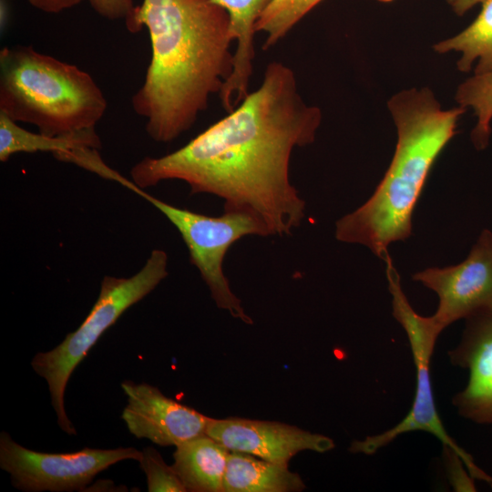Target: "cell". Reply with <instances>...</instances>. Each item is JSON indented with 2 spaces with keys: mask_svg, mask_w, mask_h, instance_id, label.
<instances>
[{
  "mask_svg": "<svg viewBox=\"0 0 492 492\" xmlns=\"http://www.w3.org/2000/svg\"><path fill=\"white\" fill-rule=\"evenodd\" d=\"M130 33L148 29L151 58L131 99L154 141L188 131L234 66L230 16L212 0H143L125 20Z\"/></svg>",
  "mask_w": 492,
  "mask_h": 492,
  "instance_id": "cell-2",
  "label": "cell"
},
{
  "mask_svg": "<svg viewBox=\"0 0 492 492\" xmlns=\"http://www.w3.org/2000/svg\"><path fill=\"white\" fill-rule=\"evenodd\" d=\"M477 17L464 30L434 46L437 53L459 52L457 69L474 73L492 70V0H482Z\"/></svg>",
  "mask_w": 492,
  "mask_h": 492,
  "instance_id": "cell-17",
  "label": "cell"
},
{
  "mask_svg": "<svg viewBox=\"0 0 492 492\" xmlns=\"http://www.w3.org/2000/svg\"><path fill=\"white\" fill-rule=\"evenodd\" d=\"M397 131L391 163L373 195L340 218L335 238L367 247L385 261L388 246L412 233V217L430 170L456 133L466 108L444 109L428 87L395 94L387 103Z\"/></svg>",
  "mask_w": 492,
  "mask_h": 492,
  "instance_id": "cell-3",
  "label": "cell"
},
{
  "mask_svg": "<svg viewBox=\"0 0 492 492\" xmlns=\"http://www.w3.org/2000/svg\"><path fill=\"white\" fill-rule=\"evenodd\" d=\"M482 0H456L452 6L457 15H463L469 11L473 6L480 4Z\"/></svg>",
  "mask_w": 492,
  "mask_h": 492,
  "instance_id": "cell-23",
  "label": "cell"
},
{
  "mask_svg": "<svg viewBox=\"0 0 492 492\" xmlns=\"http://www.w3.org/2000/svg\"><path fill=\"white\" fill-rule=\"evenodd\" d=\"M378 2H381V3H390V2H393L394 0H376Z\"/></svg>",
  "mask_w": 492,
  "mask_h": 492,
  "instance_id": "cell-25",
  "label": "cell"
},
{
  "mask_svg": "<svg viewBox=\"0 0 492 492\" xmlns=\"http://www.w3.org/2000/svg\"><path fill=\"white\" fill-rule=\"evenodd\" d=\"M323 0H272L256 23V32L266 34L262 49L268 50Z\"/></svg>",
  "mask_w": 492,
  "mask_h": 492,
  "instance_id": "cell-19",
  "label": "cell"
},
{
  "mask_svg": "<svg viewBox=\"0 0 492 492\" xmlns=\"http://www.w3.org/2000/svg\"><path fill=\"white\" fill-rule=\"evenodd\" d=\"M96 13L108 20L124 21L129 17L135 5L132 0H87Z\"/></svg>",
  "mask_w": 492,
  "mask_h": 492,
  "instance_id": "cell-21",
  "label": "cell"
},
{
  "mask_svg": "<svg viewBox=\"0 0 492 492\" xmlns=\"http://www.w3.org/2000/svg\"><path fill=\"white\" fill-rule=\"evenodd\" d=\"M321 121L292 68L272 61L261 86L232 111L179 149L142 159L130 176L141 189L182 180L191 194L222 199L224 210L253 214L269 236L289 235L305 217V201L290 181L291 156L314 141Z\"/></svg>",
  "mask_w": 492,
  "mask_h": 492,
  "instance_id": "cell-1",
  "label": "cell"
},
{
  "mask_svg": "<svg viewBox=\"0 0 492 492\" xmlns=\"http://www.w3.org/2000/svg\"><path fill=\"white\" fill-rule=\"evenodd\" d=\"M206 435L230 451L282 464L304 450L324 453L334 447L333 441L323 435L280 422L241 417H210Z\"/></svg>",
  "mask_w": 492,
  "mask_h": 492,
  "instance_id": "cell-11",
  "label": "cell"
},
{
  "mask_svg": "<svg viewBox=\"0 0 492 492\" xmlns=\"http://www.w3.org/2000/svg\"><path fill=\"white\" fill-rule=\"evenodd\" d=\"M458 345L449 351L453 364L468 370L465 388L453 398L460 415L480 425L492 424V310L466 320Z\"/></svg>",
  "mask_w": 492,
  "mask_h": 492,
  "instance_id": "cell-12",
  "label": "cell"
},
{
  "mask_svg": "<svg viewBox=\"0 0 492 492\" xmlns=\"http://www.w3.org/2000/svg\"><path fill=\"white\" fill-rule=\"evenodd\" d=\"M108 108L94 78L29 46L0 51V112L58 137L95 128Z\"/></svg>",
  "mask_w": 492,
  "mask_h": 492,
  "instance_id": "cell-4",
  "label": "cell"
},
{
  "mask_svg": "<svg viewBox=\"0 0 492 492\" xmlns=\"http://www.w3.org/2000/svg\"><path fill=\"white\" fill-rule=\"evenodd\" d=\"M230 16L231 32L237 42L234 66L219 96L222 108L231 112L250 93L249 83L255 56L256 23L272 0H212Z\"/></svg>",
  "mask_w": 492,
  "mask_h": 492,
  "instance_id": "cell-13",
  "label": "cell"
},
{
  "mask_svg": "<svg viewBox=\"0 0 492 492\" xmlns=\"http://www.w3.org/2000/svg\"><path fill=\"white\" fill-rule=\"evenodd\" d=\"M385 264L393 315L405 331L413 354L416 375L415 398L410 411L397 425L379 435L353 442L350 451L373 455L398 436L424 431L435 436L446 449L456 454L474 479L487 482L492 487V478L478 467L472 456L447 434L436 411L430 377V362L440 333L429 317L419 315L410 305L392 260H387Z\"/></svg>",
  "mask_w": 492,
  "mask_h": 492,
  "instance_id": "cell-6",
  "label": "cell"
},
{
  "mask_svg": "<svg viewBox=\"0 0 492 492\" xmlns=\"http://www.w3.org/2000/svg\"><path fill=\"white\" fill-rule=\"evenodd\" d=\"M128 189L144 198L159 210L178 230L185 242L190 262L199 270L216 305L245 323L252 320L232 292L223 272V261L230 247L248 235L269 236L264 224L253 214L241 210H224L218 217L181 209L147 193L133 181Z\"/></svg>",
  "mask_w": 492,
  "mask_h": 492,
  "instance_id": "cell-7",
  "label": "cell"
},
{
  "mask_svg": "<svg viewBox=\"0 0 492 492\" xmlns=\"http://www.w3.org/2000/svg\"><path fill=\"white\" fill-rule=\"evenodd\" d=\"M230 452L205 434L176 446L172 467L187 491L224 492Z\"/></svg>",
  "mask_w": 492,
  "mask_h": 492,
  "instance_id": "cell-14",
  "label": "cell"
},
{
  "mask_svg": "<svg viewBox=\"0 0 492 492\" xmlns=\"http://www.w3.org/2000/svg\"><path fill=\"white\" fill-rule=\"evenodd\" d=\"M141 455L134 447L38 452L16 443L5 431L0 434V467L10 475L15 487L26 492L80 490L110 466L124 460L138 462Z\"/></svg>",
  "mask_w": 492,
  "mask_h": 492,
  "instance_id": "cell-8",
  "label": "cell"
},
{
  "mask_svg": "<svg viewBox=\"0 0 492 492\" xmlns=\"http://www.w3.org/2000/svg\"><path fill=\"white\" fill-rule=\"evenodd\" d=\"M168 276V255L155 249L144 266L130 277L104 276L98 297L74 332L55 348L37 353L31 366L48 385L57 424L70 436L77 431L65 409V391L74 370L103 333L132 305L150 293Z\"/></svg>",
  "mask_w": 492,
  "mask_h": 492,
  "instance_id": "cell-5",
  "label": "cell"
},
{
  "mask_svg": "<svg viewBox=\"0 0 492 492\" xmlns=\"http://www.w3.org/2000/svg\"><path fill=\"white\" fill-rule=\"evenodd\" d=\"M413 279L437 294L438 307L429 318L440 333L457 320L492 310V231L480 233L462 262L427 268Z\"/></svg>",
  "mask_w": 492,
  "mask_h": 492,
  "instance_id": "cell-9",
  "label": "cell"
},
{
  "mask_svg": "<svg viewBox=\"0 0 492 492\" xmlns=\"http://www.w3.org/2000/svg\"><path fill=\"white\" fill-rule=\"evenodd\" d=\"M455 98L458 106L474 111L477 123L471 131V140L477 149H485L491 135L492 70L474 73L458 86Z\"/></svg>",
  "mask_w": 492,
  "mask_h": 492,
  "instance_id": "cell-18",
  "label": "cell"
},
{
  "mask_svg": "<svg viewBox=\"0 0 492 492\" xmlns=\"http://www.w3.org/2000/svg\"><path fill=\"white\" fill-rule=\"evenodd\" d=\"M35 8L47 13L57 14L79 5L84 0H26Z\"/></svg>",
  "mask_w": 492,
  "mask_h": 492,
  "instance_id": "cell-22",
  "label": "cell"
},
{
  "mask_svg": "<svg viewBox=\"0 0 492 492\" xmlns=\"http://www.w3.org/2000/svg\"><path fill=\"white\" fill-rule=\"evenodd\" d=\"M305 488L288 464L231 451L224 477V492H297Z\"/></svg>",
  "mask_w": 492,
  "mask_h": 492,
  "instance_id": "cell-16",
  "label": "cell"
},
{
  "mask_svg": "<svg viewBox=\"0 0 492 492\" xmlns=\"http://www.w3.org/2000/svg\"><path fill=\"white\" fill-rule=\"evenodd\" d=\"M140 468L147 477V487L149 492H186L183 483L174 471L172 466L165 463L160 454L152 446L142 450L138 461Z\"/></svg>",
  "mask_w": 492,
  "mask_h": 492,
  "instance_id": "cell-20",
  "label": "cell"
},
{
  "mask_svg": "<svg viewBox=\"0 0 492 492\" xmlns=\"http://www.w3.org/2000/svg\"><path fill=\"white\" fill-rule=\"evenodd\" d=\"M127 396L121 418L137 438L160 446H177L206 434L210 417L166 396L158 387L125 380Z\"/></svg>",
  "mask_w": 492,
  "mask_h": 492,
  "instance_id": "cell-10",
  "label": "cell"
},
{
  "mask_svg": "<svg viewBox=\"0 0 492 492\" xmlns=\"http://www.w3.org/2000/svg\"><path fill=\"white\" fill-rule=\"evenodd\" d=\"M456 0H446V2L451 5L452 6L454 5V4L456 3Z\"/></svg>",
  "mask_w": 492,
  "mask_h": 492,
  "instance_id": "cell-24",
  "label": "cell"
},
{
  "mask_svg": "<svg viewBox=\"0 0 492 492\" xmlns=\"http://www.w3.org/2000/svg\"><path fill=\"white\" fill-rule=\"evenodd\" d=\"M101 148V141L95 128L75 134L51 137L30 132L17 122L0 112V160L6 161L19 152H51L61 161L70 162L79 152Z\"/></svg>",
  "mask_w": 492,
  "mask_h": 492,
  "instance_id": "cell-15",
  "label": "cell"
}]
</instances>
